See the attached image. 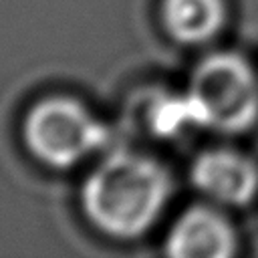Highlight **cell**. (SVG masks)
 Listing matches in <instances>:
<instances>
[{"label":"cell","mask_w":258,"mask_h":258,"mask_svg":"<svg viewBox=\"0 0 258 258\" xmlns=\"http://www.w3.org/2000/svg\"><path fill=\"white\" fill-rule=\"evenodd\" d=\"M169 194V173L157 159L119 149L105 155L87 175L81 202L101 232L129 240L155 224Z\"/></svg>","instance_id":"6da1fadb"},{"label":"cell","mask_w":258,"mask_h":258,"mask_svg":"<svg viewBox=\"0 0 258 258\" xmlns=\"http://www.w3.org/2000/svg\"><path fill=\"white\" fill-rule=\"evenodd\" d=\"M175 105L181 127L246 131L258 119V79L240 54L214 52L196 64Z\"/></svg>","instance_id":"7a4b0ae2"},{"label":"cell","mask_w":258,"mask_h":258,"mask_svg":"<svg viewBox=\"0 0 258 258\" xmlns=\"http://www.w3.org/2000/svg\"><path fill=\"white\" fill-rule=\"evenodd\" d=\"M28 151L52 167H71L103 147L107 127L81 101L52 95L34 103L22 121Z\"/></svg>","instance_id":"3957f363"},{"label":"cell","mask_w":258,"mask_h":258,"mask_svg":"<svg viewBox=\"0 0 258 258\" xmlns=\"http://www.w3.org/2000/svg\"><path fill=\"white\" fill-rule=\"evenodd\" d=\"M191 183L222 206H244L258 191V165L236 149H208L191 163Z\"/></svg>","instance_id":"277c9868"},{"label":"cell","mask_w":258,"mask_h":258,"mask_svg":"<svg viewBox=\"0 0 258 258\" xmlns=\"http://www.w3.org/2000/svg\"><path fill=\"white\" fill-rule=\"evenodd\" d=\"M236 250V232L224 214L208 206L187 208L165 236V252L175 258H226Z\"/></svg>","instance_id":"5b68a950"},{"label":"cell","mask_w":258,"mask_h":258,"mask_svg":"<svg viewBox=\"0 0 258 258\" xmlns=\"http://www.w3.org/2000/svg\"><path fill=\"white\" fill-rule=\"evenodd\" d=\"M161 22L181 44H202L214 38L226 22L224 0H161Z\"/></svg>","instance_id":"8992f818"}]
</instances>
